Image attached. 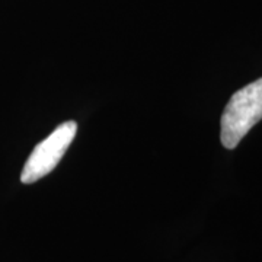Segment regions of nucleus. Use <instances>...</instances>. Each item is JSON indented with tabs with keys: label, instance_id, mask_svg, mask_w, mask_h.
I'll list each match as a JSON object with an SVG mask.
<instances>
[{
	"label": "nucleus",
	"instance_id": "f257e3e1",
	"mask_svg": "<svg viewBox=\"0 0 262 262\" xmlns=\"http://www.w3.org/2000/svg\"><path fill=\"white\" fill-rule=\"evenodd\" d=\"M262 120V77L234 92L222 115L220 139L226 149H234Z\"/></svg>",
	"mask_w": 262,
	"mask_h": 262
},
{
	"label": "nucleus",
	"instance_id": "f03ea898",
	"mask_svg": "<svg viewBox=\"0 0 262 262\" xmlns=\"http://www.w3.org/2000/svg\"><path fill=\"white\" fill-rule=\"evenodd\" d=\"M76 131L77 124L75 121H66L58 125L46 140L38 143L22 169L20 181L24 184H34L53 172L75 140Z\"/></svg>",
	"mask_w": 262,
	"mask_h": 262
}]
</instances>
